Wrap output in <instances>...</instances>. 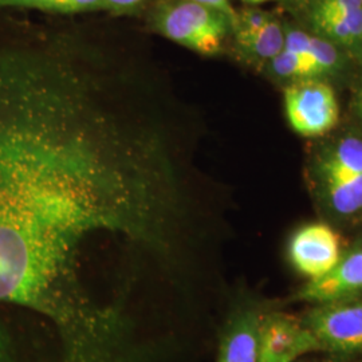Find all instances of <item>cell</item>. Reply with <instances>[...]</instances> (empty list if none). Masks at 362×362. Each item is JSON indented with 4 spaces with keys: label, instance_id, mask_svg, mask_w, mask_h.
Here are the masks:
<instances>
[{
    "label": "cell",
    "instance_id": "6da1fadb",
    "mask_svg": "<svg viewBox=\"0 0 362 362\" xmlns=\"http://www.w3.org/2000/svg\"><path fill=\"white\" fill-rule=\"evenodd\" d=\"M230 27L224 13L192 0L165 3L156 13V28L165 38L203 55L221 52Z\"/></svg>",
    "mask_w": 362,
    "mask_h": 362
},
{
    "label": "cell",
    "instance_id": "7a4b0ae2",
    "mask_svg": "<svg viewBox=\"0 0 362 362\" xmlns=\"http://www.w3.org/2000/svg\"><path fill=\"white\" fill-rule=\"evenodd\" d=\"M288 124L303 137H317L336 128L339 106L333 88L320 78L293 81L285 89Z\"/></svg>",
    "mask_w": 362,
    "mask_h": 362
},
{
    "label": "cell",
    "instance_id": "3957f363",
    "mask_svg": "<svg viewBox=\"0 0 362 362\" xmlns=\"http://www.w3.org/2000/svg\"><path fill=\"white\" fill-rule=\"evenodd\" d=\"M303 322L321 341L325 351H362V294L317 305Z\"/></svg>",
    "mask_w": 362,
    "mask_h": 362
},
{
    "label": "cell",
    "instance_id": "277c9868",
    "mask_svg": "<svg viewBox=\"0 0 362 362\" xmlns=\"http://www.w3.org/2000/svg\"><path fill=\"white\" fill-rule=\"evenodd\" d=\"M311 351L325 349L303 320L282 311L263 313L259 362H296Z\"/></svg>",
    "mask_w": 362,
    "mask_h": 362
},
{
    "label": "cell",
    "instance_id": "5b68a950",
    "mask_svg": "<svg viewBox=\"0 0 362 362\" xmlns=\"http://www.w3.org/2000/svg\"><path fill=\"white\" fill-rule=\"evenodd\" d=\"M341 257L338 233L322 223L300 227L288 243V259L293 267L310 281L332 272Z\"/></svg>",
    "mask_w": 362,
    "mask_h": 362
},
{
    "label": "cell",
    "instance_id": "8992f818",
    "mask_svg": "<svg viewBox=\"0 0 362 362\" xmlns=\"http://www.w3.org/2000/svg\"><path fill=\"white\" fill-rule=\"evenodd\" d=\"M263 313L254 305L231 311L221 330L216 362H259Z\"/></svg>",
    "mask_w": 362,
    "mask_h": 362
},
{
    "label": "cell",
    "instance_id": "52a82bcc",
    "mask_svg": "<svg viewBox=\"0 0 362 362\" xmlns=\"http://www.w3.org/2000/svg\"><path fill=\"white\" fill-rule=\"evenodd\" d=\"M362 294V247L342 255L336 267L322 278L309 281L297 299L315 305Z\"/></svg>",
    "mask_w": 362,
    "mask_h": 362
},
{
    "label": "cell",
    "instance_id": "ba28073f",
    "mask_svg": "<svg viewBox=\"0 0 362 362\" xmlns=\"http://www.w3.org/2000/svg\"><path fill=\"white\" fill-rule=\"evenodd\" d=\"M315 35L362 55V8L353 13L308 16Z\"/></svg>",
    "mask_w": 362,
    "mask_h": 362
},
{
    "label": "cell",
    "instance_id": "9c48e42d",
    "mask_svg": "<svg viewBox=\"0 0 362 362\" xmlns=\"http://www.w3.org/2000/svg\"><path fill=\"white\" fill-rule=\"evenodd\" d=\"M285 49L297 52L315 66L322 76L341 67V54L334 43L300 30H286Z\"/></svg>",
    "mask_w": 362,
    "mask_h": 362
},
{
    "label": "cell",
    "instance_id": "30bf717a",
    "mask_svg": "<svg viewBox=\"0 0 362 362\" xmlns=\"http://www.w3.org/2000/svg\"><path fill=\"white\" fill-rule=\"evenodd\" d=\"M317 169L321 181L362 175V139L339 140L321 156Z\"/></svg>",
    "mask_w": 362,
    "mask_h": 362
},
{
    "label": "cell",
    "instance_id": "8fae6325",
    "mask_svg": "<svg viewBox=\"0 0 362 362\" xmlns=\"http://www.w3.org/2000/svg\"><path fill=\"white\" fill-rule=\"evenodd\" d=\"M285 28L272 18L254 33L236 34L239 50L247 59L255 62H270L285 49Z\"/></svg>",
    "mask_w": 362,
    "mask_h": 362
},
{
    "label": "cell",
    "instance_id": "7c38bea8",
    "mask_svg": "<svg viewBox=\"0 0 362 362\" xmlns=\"http://www.w3.org/2000/svg\"><path fill=\"white\" fill-rule=\"evenodd\" d=\"M322 197L337 215L350 216L362 209V175L322 181Z\"/></svg>",
    "mask_w": 362,
    "mask_h": 362
},
{
    "label": "cell",
    "instance_id": "4fadbf2b",
    "mask_svg": "<svg viewBox=\"0 0 362 362\" xmlns=\"http://www.w3.org/2000/svg\"><path fill=\"white\" fill-rule=\"evenodd\" d=\"M272 73L279 78L299 81L306 78H321L322 73L297 52L284 49L270 61Z\"/></svg>",
    "mask_w": 362,
    "mask_h": 362
},
{
    "label": "cell",
    "instance_id": "5bb4252c",
    "mask_svg": "<svg viewBox=\"0 0 362 362\" xmlns=\"http://www.w3.org/2000/svg\"><path fill=\"white\" fill-rule=\"evenodd\" d=\"M82 0H0V8H35L50 13H77Z\"/></svg>",
    "mask_w": 362,
    "mask_h": 362
},
{
    "label": "cell",
    "instance_id": "9a60e30c",
    "mask_svg": "<svg viewBox=\"0 0 362 362\" xmlns=\"http://www.w3.org/2000/svg\"><path fill=\"white\" fill-rule=\"evenodd\" d=\"M272 19L270 13L259 8H247L243 13H238V25L235 27V34H248L264 26Z\"/></svg>",
    "mask_w": 362,
    "mask_h": 362
},
{
    "label": "cell",
    "instance_id": "2e32d148",
    "mask_svg": "<svg viewBox=\"0 0 362 362\" xmlns=\"http://www.w3.org/2000/svg\"><path fill=\"white\" fill-rule=\"evenodd\" d=\"M192 1L204 4L207 7L215 8V10H218L220 13H224L230 19L231 27L235 30V27L238 25V13L233 10L230 0H192Z\"/></svg>",
    "mask_w": 362,
    "mask_h": 362
},
{
    "label": "cell",
    "instance_id": "e0dca14e",
    "mask_svg": "<svg viewBox=\"0 0 362 362\" xmlns=\"http://www.w3.org/2000/svg\"><path fill=\"white\" fill-rule=\"evenodd\" d=\"M107 10L115 11H129L139 7L144 0H104Z\"/></svg>",
    "mask_w": 362,
    "mask_h": 362
},
{
    "label": "cell",
    "instance_id": "ac0fdd59",
    "mask_svg": "<svg viewBox=\"0 0 362 362\" xmlns=\"http://www.w3.org/2000/svg\"><path fill=\"white\" fill-rule=\"evenodd\" d=\"M354 110H356V115L362 121V76L356 91V97H354Z\"/></svg>",
    "mask_w": 362,
    "mask_h": 362
},
{
    "label": "cell",
    "instance_id": "d6986e66",
    "mask_svg": "<svg viewBox=\"0 0 362 362\" xmlns=\"http://www.w3.org/2000/svg\"><path fill=\"white\" fill-rule=\"evenodd\" d=\"M247 4H262V3H266V1H272V0H243Z\"/></svg>",
    "mask_w": 362,
    "mask_h": 362
}]
</instances>
